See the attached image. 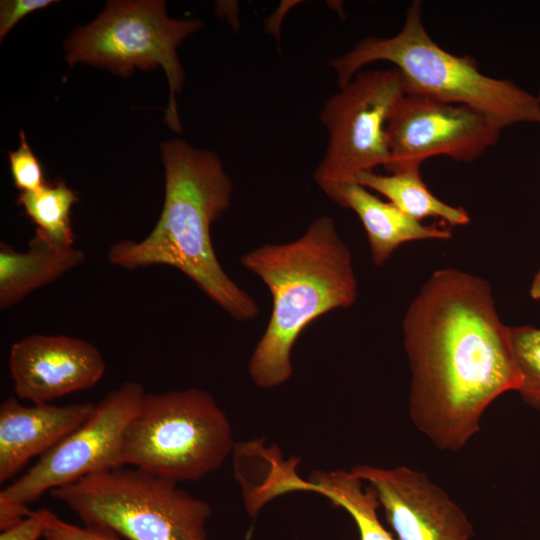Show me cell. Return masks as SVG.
<instances>
[{
  "instance_id": "obj_1",
  "label": "cell",
  "mask_w": 540,
  "mask_h": 540,
  "mask_svg": "<svg viewBox=\"0 0 540 540\" xmlns=\"http://www.w3.org/2000/svg\"><path fill=\"white\" fill-rule=\"evenodd\" d=\"M402 329L410 417L436 448L456 452L480 430L489 405L521 386L511 327L485 279L443 268L410 303Z\"/></svg>"
},
{
  "instance_id": "obj_2",
  "label": "cell",
  "mask_w": 540,
  "mask_h": 540,
  "mask_svg": "<svg viewBox=\"0 0 540 540\" xmlns=\"http://www.w3.org/2000/svg\"><path fill=\"white\" fill-rule=\"evenodd\" d=\"M161 157L165 195L156 225L139 242L113 244L108 261L126 270L173 267L233 319H255L256 301L224 271L211 239V226L229 208L233 194L220 158L182 139L162 142Z\"/></svg>"
},
{
  "instance_id": "obj_3",
  "label": "cell",
  "mask_w": 540,
  "mask_h": 540,
  "mask_svg": "<svg viewBox=\"0 0 540 540\" xmlns=\"http://www.w3.org/2000/svg\"><path fill=\"white\" fill-rule=\"evenodd\" d=\"M240 261L272 296L268 324L248 361L249 376L259 388H275L293 375L292 350L304 329L323 314L355 304L352 254L334 220L321 216L297 239L256 247Z\"/></svg>"
},
{
  "instance_id": "obj_4",
  "label": "cell",
  "mask_w": 540,
  "mask_h": 540,
  "mask_svg": "<svg viewBox=\"0 0 540 540\" xmlns=\"http://www.w3.org/2000/svg\"><path fill=\"white\" fill-rule=\"evenodd\" d=\"M376 61L390 62L399 70L406 94L469 106L502 129L520 123L540 125L537 96L510 80L483 74L470 56H457L440 47L424 26L419 0L408 6L397 34L365 37L328 65L341 87L363 66Z\"/></svg>"
},
{
  "instance_id": "obj_5",
  "label": "cell",
  "mask_w": 540,
  "mask_h": 540,
  "mask_svg": "<svg viewBox=\"0 0 540 540\" xmlns=\"http://www.w3.org/2000/svg\"><path fill=\"white\" fill-rule=\"evenodd\" d=\"M179 482L121 466L50 491L84 526L127 540H208L209 503Z\"/></svg>"
},
{
  "instance_id": "obj_6",
  "label": "cell",
  "mask_w": 540,
  "mask_h": 540,
  "mask_svg": "<svg viewBox=\"0 0 540 540\" xmlns=\"http://www.w3.org/2000/svg\"><path fill=\"white\" fill-rule=\"evenodd\" d=\"M231 423L200 388L145 393L123 436V466L176 482L197 481L220 468L235 448Z\"/></svg>"
},
{
  "instance_id": "obj_7",
  "label": "cell",
  "mask_w": 540,
  "mask_h": 540,
  "mask_svg": "<svg viewBox=\"0 0 540 540\" xmlns=\"http://www.w3.org/2000/svg\"><path fill=\"white\" fill-rule=\"evenodd\" d=\"M203 25L198 18H170L163 0H110L94 21L67 37L65 60L70 67L84 63L122 77L131 76L135 69L162 67L170 93L164 120L178 133L175 96L182 91L184 70L177 49Z\"/></svg>"
},
{
  "instance_id": "obj_8",
  "label": "cell",
  "mask_w": 540,
  "mask_h": 540,
  "mask_svg": "<svg viewBox=\"0 0 540 540\" xmlns=\"http://www.w3.org/2000/svg\"><path fill=\"white\" fill-rule=\"evenodd\" d=\"M405 94L404 79L393 67L358 72L325 101L320 120L329 141L314 171L323 192L355 180L361 172L388 165L385 126L392 108Z\"/></svg>"
},
{
  "instance_id": "obj_9",
  "label": "cell",
  "mask_w": 540,
  "mask_h": 540,
  "mask_svg": "<svg viewBox=\"0 0 540 540\" xmlns=\"http://www.w3.org/2000/svg\"><path fill=\"white\" fill-rule=\"evenodd\" d=\"M144 395L135 381L107 393L80 426L1 490L0 502L28 507L45 492L123 466L124 432Z\"/></svg>"
},
{
  "instance_id": "obj_10",
  "label": "cell",
  "mask_w": 540,
  "mask_h": 540,
  "mask_svg": "<svg viewBox=\"0 0 540 540\" xmlns=\"http://www.w3.org/2000/svg\"><path fill=\"white\" fill-rule=\"evenodd\" d=\"M501 130L491 118L469 106L405 94L387 118L390 161L385 168L391 173L420 166L439 155L472 162L496 144Z\"/></svg>"
},
{
  "instance_id": "obj_11",
  "label": "cell",
  "mask_w": 540,
  "mask_h": 540,
  "mask_svg": "<svg viewBox=\"0 0 540 540\" xmlns=\"http://www.w3.org/2000/svg\"><path fill=\"white\" fill-rule=\"evenodd\" d=\"M351 472L374 489L398 540H468L473 535L464 512L423 472L370 465H356Z\"/></svg>"
},
{
  "instance_id": "obj_12",
  "label": "cell",
  "mask_w": 540,
  "mask_h": 540,
  "mask_svg": "<svg viewBox=\"0 0 540 540\" xmlns=\"http://www.w3.org/2000/svg\"><path fill=\"white\" fill-rule=\"evenodd\" d=\"M9 370L18 399L50 403L94 387L106 363L101 351L86 340L33 334L11 346Z\"/></svg>"
},
{
  "instance_id": "obj_13",
  "label": "cell",
  "mask_w": 540,
  "mask_h": 540,
  "mask_svg": "<svg viewBox=\"0 0 540 540\" xmlns=\"http://www.w3.org/2000/svg\"><path fill=\"white\" fill-rule=\"evenodd\" d=\"M94 407L90 402L27 406L16 397L4 400L0 405V483L58 444L90 416Z\"/></svg>"
},
{
  "instance_id": "obj_14",
  "label": "cell",
  "mask_w": 540,
  "mask_h": 540,
  "mask_svg": "<svg viewBox=\"0 0 540 540\" xmlns=\"http://www.w3.org/2000/svg\"><path fill=\"white\" fill-rule=\"evenodd\" d=\"M338 205L353 210L359 217L369 243L372 261L381 266L402 244L417 240H447L446 228L424 225L406 215L392 203L372 194L356 180L335 185L324 192Z\"/></svg>"
},
{
  "instance_id": "obj_15",
  "label": "cell",
  "mask_w": 540,
  "mask_h": 540,
  "mask_svg": "<svg viewBox=\"0 0 540 540\" xmlns=\"http://www.w3.org/2000/svg\"><path fill=\"white\" fill-rule=\"evenodd\" d=\"M85 260L77 248L60 246L35 229L25 251L0 244V309L21 302L33 291L57 280Z\"/></svg>"
},
{
  "instance_id": "obj_16",
  "label": "cell",
  "mask_w": 540,
  "mask_h": 540,
  "mask_svg": "<svg viewBox=\"0 0 540 540\" xmlns=\"http://www.w3.org/2000/svg\"><path fill=\"white\" fill-rule=\"evenodd\" d=\"M419 167H406L389 175L377 174L373 170L364 171L355 180L367 189L385 196L390 203L415 220L437 217L451 226L468 224L470 217L467 211L437 198L423 181Z\"/></svg>"
},
{
  "instance_id": "obj_17",
  "label": "cell",
  "mask_w": 540,
  "mask_h": 540,
  "mask_svg": "<svg viewBox=\"0 0 540 540\" xmlns=\"http://www.w3.org/2000/svg\"><path fill=\"white\" fill-rule=\"evenodd\" d=\"M306 490L329 499L353 518L360 540H395L382 526L377 515L380 505L374 489L356 477L351 470H316L306 481Z\"/></svg>"
},
{
  "instance_id": "obj_18",
  "label": "cell",
  "mask_w": 540,
  "mask_h": 540,
  "mask_svg": "<svg viewBox=\"0 0 540 540\" xmlns=\"http://www.w3.org/2000/svg\"><path fill=\"white\" fill-rule=\"evenodd\" d=\"M77 201V193L61 179L47 182L35 191L20 192L18 197V204L35 223L36 230L65 247L74 244L70 214Z\"/></svg>"
},
{
  "instance_id": "obj_19",
  "label": "cell",
  "mask_w": 540,
  "mask_h": 540,
  "mask_svg": "<svg viewBox=\"0 0 540 540\" xmlns=\"http://www.w3.org/2000/svg\"><path fill=\"white\" fill-rule=\"evenodd\" d=\"M511 339L522 376L517 392L540 413V328L532 325L511 327Z\"/></svg>"
},
{
  "instance_id": "obj_20",
  "label": "cell",
  "mask_w": 540,
  "mask_h": 540,
  "mask_svg": "<svg viewBox=\"0 0 540 540\" xmlns=\"http://www.w3.org/2000/svg\"><path fill=\"white\" fill-rule=\"evenodd\" d=\"M20 144L9 152V165L14 185L21 192L35 191L45 185L42 166L20 130Z\"/></svg>"
},
{
  "instance_id": "obj_21",
  "label": "cell",
  "mask_w": 540,
  "mask_h": 540,
  "mask_svg": "<svg viewBox=\"0 0 540 540\" xmlns=\"http://www.w3.org/2000/svg\"><path fill=\"white\" fill-rule=\"evenodd\" d=\"M44 540H121L120 537L105 529L77 526L66 522L54 513L43 535Z\"/></svg>"
},
{
  "instance_id": "obj_22",
  "label": "cell",
  "mask_w": 540,
  "mask_h": 540,
  "mask_svg": "<svg viewBox=\"0 0 540 540\" xmlns=\"http://www.w3.org/2000/svg\"><path fill=\"white\" fill-rule=\"evenodd\" d=\"M54 0H2L0 2V41L28 14L43 9Z\"/></svg>"
},
{
  "instance_id": "obj_23",
  "label": "cell",
  "mask_w": 540,
  "mask_h": 540,
  "mask_svg": "<svg viewBox=\"0 0 540 540\" xmlns=\"http://www.w3.org/2000/svg\"><path fill=\"white\" fill-rule=\"evenodd\" d=\"M53 514L48 508L33 511L18 525L2 531L0 540H38L43 537Z\"/></svg>"
},
{
  "instance_id": "obj_24",
  "label": "cell",
  "mask_w": 540,
  "mask_h": 540,
  "mask_svg": "<svg viewBox=\"0 0 540 540\" xmlns=\"http://www.w3.org/2000/svg\"><path fill=\"white\" fill-rule=\"evenodd\" d=\"M529 294L533 300L540 301V268L531 282Z\"/></svg>"
},
{
  "instance_id": "obj_25",
  "label": "cell",
  "mask_w": 540,
  "mask_h": 540,
  "mask_svg": "<svg viewBox=\"0 0 540 540\" xmlns=\"http://www.w3.org/2000/svg\"><path fill=\"white\" fill-rule=\"evenodd\" d=\"M537 98H538V100H539V102H540V89H539V92H538Z\"/></svg>"
}]
</instances>
